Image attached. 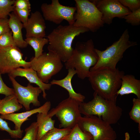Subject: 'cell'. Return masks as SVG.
<instances>
[{
	"instance_id": "1",
	"label": "cell",
	"mask_w": 140,
	"mask_h": 140,
	"mask_svg": "<svg viewBox=\"0 0 140 140\" xmlns=\"http://www.w3.org/2000/svg\"><path fill=\"white\" fill-rule=\"evenodd\" d=\"M87 28L73 25H60L54 29L47 37L48 51L57 54L62 62H65L73 53V42L76 36L89 31Z\"/></svg>"
},
{
	"instance_id": "2",
	"label": "cell",
	"mask_w": 140,
	"mask_h": 140,
	"mask_svg": "<svg viewBox=\"0 0 140 140\" xmlns=\"http://www.w3.org/2000/svg\"><path fill=\"white\" fill-rule=\"evenodd\" d=\"M124 72L118 68L90 71L88 78L93 89L106 99L116 101Z\"/></svg>"
},
{
	"instance_id": "3",
	"label": "cell",
	"mask_w": 140,
	"mask_h": 140,
	"mask_svg": "<svg viewBox=\"0 0 140 140\" xmlns=\"http://www.w3.org/2000/svg\"><path fill=\"white\" fill-rule=\"evenodd\" d=\"M98 59L93 41L90 39L86 41H78L69 59L65 62L66 68L74 69L78 77L82 80L88 78L90 68Z\"/></svg>"
},
{
	"instance_id": "4",
	"label": "cell",
	"mask_w": 140,
	"mask_h": 140,
	"mask_svg": "<svg viewBox=\"0 0 140 140\" xmlns=\"http://www.w3.org/2000/svg\"><path fill=\"white\" fill-rule=\"evenodd\" d=\"M93 95L91 100L80 103L81 114L85 116H97L110 125L117 123L122 116V110L117 105L116 101L104 99L95 92Z\"/></svg>"
},
{
	"instance_id": "5",
	"label": "cell",
	"mask_w": 140,
	"mask_h": 140,
	"mask_svg": "<svg viewBox=\"0 0 140 140\" xmlns=\"http://www.w3.org/2000/svg\"><path fill=\"white\" fill-rule=\"evenodd\" d=\"M128 30H125L119 39L104 50L95 48L98 57L95 65L91 67L90 71L102 69H115L118 62L123 57L128 48L137 44L136 42L131 41Z\"/></svg>"
},
{
	"instance_id": "6",
	"label": "cell",
	"mask_w": 140,
	"mask_h": 140,
	"mask_svg": "<svg viewBox=\"0 0 140 140\" xmlns=\"http://www.w3.org/2000/svg\"><path fill=\"white\" fill-rule=\"evenodd\" d=\"M76 11L73 25L94 32L104 26L102 13L90 1L75 0Z\"/></svg>"
},
{
	"instance_id": "7",
	"label": "cell",
	"mask_w": 140,
	"mask_h": 140,
	"mask_svg": "<svg viewBox=\"0 0 140 140\" xmlns=\"http://www.w3.org/2000/svg\"><path fill=\"white\" fill-rule=\"evenodd\" d=\"M30 67L35 71L40 80L48 83L54 75L59 72L63 67L62 61L56 54L48 51L37 58L30 59Z\"/></svg>"
},
{
	"instance_id": "8",
	"label": "cell",
	"mask_w": 140,
	"mask_h": 140,
	"mask_svg": "<svg viewBox=\"0 0 140 140\" xmlns=\"http://www.w3.org/2000/svg\"><path fill=\"white\" fill-rule=\"evenodd\" d=\"M80 102L69 97L61 101L48 113L52 118L55 116L60 122V128H72L82 116L79 109Z\"/></svg>"
},
{
	"instance_id": "9",
	"label": "cell",
	"mask_w": 140,
	"mask_h": 140,
	"mask_svg": "<svg viewBox=\"0 0 140 140\" xmlns=\"http://www.w3.org/2000/svg\"><path fill=\"white\" fill-rule=\"evenodd\" d=\"M77 124L83 131L89 133L91 140H116L117 135L111 125L101 118L93 115L81 116Z\"/></svg>"
},
{
	"instance_id": "10",
	"label": "cell",
	"mask_w": 140,
	"mask_h": 140,
	"mask_svg": "<svg viewBox=\"0 0 140 140\" xmlns=\"http://www.w3.org/2000/svg\"><path fill=\"white\" fill-rule=\"evenodd\" d=\"M40 8L45 20L57 24H60L64 20L69 25H73L74 23L75 6H64L60 3L58 0H52L50 4L43 3Z\"/></svg>"
},
{
	"instance_id": "11",
	"label": "cell",
	"mask_w": 140,
	"mask_h": 140,
	"mask_svg": "<svg viewBox=\"0 0 140 140\" xmlns=\"http://www.w3.org/2000/svg\"><path fill=\"white\" fill-rule=\"evenodd\" d=\"M23 55L17 47H0V74H9L21 67H30V62L24 60Z\"/></svg>"
},
{
	"instance_id": "12",
	"label": "cell",
	"mask_w": 140,
	"mask_h": 140,
	"mask_svg": "<svg viewBox=\"0 0 140 140\" xmlns=\"http://www.w3.org/2000/svg\"><path fill=\"white\" fill-rule=\"evenodd\" d=\"M102 13L104 24L110 25L115 17L123 18L131 11L123 6L118 0L90 1Z\"/></svg>"
},
{
	"instance_id": "13",
	"label": "cell",
	"mask_w": 140,
	"mask_h": 140,
	"mask_svg": "<svg viewBox=\"0 0 140 140\" xmlns=\"http://www.w3.org/2000/svg\"><path fill=\"white\" fill-rule=\"evenodd\" d=\"M8 75L13 87L15 94L19 102L26 111L30 110L31 104L35 107L40 106L38 97L42 91L39 87H34L30 83L27 86H23L17 82L15 78Z\"/></svg>"
},
{
	"instance_id": "14",
	"label": "cell",
	"mask_w": 140,
	"mask_h": 140,
	"mask_svg": "<svg viewBox=\"0 0 140 140\" xmlns=\"http://www.w3.org/2000/svg\"><path fill=\"white\" fill-rule=\"evenodd\" d=\"M43 15L38 11L32 12L27 23L24 26L26 38L32 37L45 38L46 25Z\"/></svg>"
},
{
	"instance_id": "15",
	"label": "cell",
	"mask_w": 140,
	"mask_h": 140,
	"mask_svg": "<svg viewBox=\"0 0 140 140\" xmlns=\"http://www.w3.org/2000/svg\"><path fill=\"white\" fill-rule=\"evenodd\" d=\"M51 103L47 101L43 105L37 108L19 113L1 115L0 117L3 119L10 121L15 124V130H21V127L23 123L25 121L29 120L28 118L37 113H48L50 109Z\"/></svg>"
},
{
	"instance_id": "16",
	"label": "cell",
	"mask_w": 140,
	"mask_h": 140,
	"mask_svg": "<svg viewBox=\"0 0 140 140\" xmlns=\"http://www.w3.org/2000/svg\"><path fill=\"white\" fill-rule=\"evenodd\" d=\"M15 78L17 76L26 78L30 83H34L37 85L42 90V96L46 99L47 94L45 91L50 89L52 85L50 83L43 82L38 77L36 72L31 67L21 68L19 67L13 71L8 74Z\"/></svg>"
},
{
	"instance_id": "17",
	"label": "cell",
	"mask_w": 140,
	"mask_h": 140,
	"mask_svg": "<svg viewBox=\"0 0 140 140\" xmlns=\"http://www.w3.org/2000/svg\"><path fill=\"white\" fill-rule=\"evenodd\" d=\"M9 16V26L17 47L21 48L26 47L28 45L23 38L22 32V29L24 28L23 24L13 12L10 13Z\"/></svg>"
},
{
	"instance_id": "18",
	"label": "cell",
	"mask_w": 140,
	"mask_h": 140,
	"mask_svg": "<svg viewBox=\"0 0 140 140\" xmlns=\"http://www.w3.org/2000/svg\"><path fill=\"white\" fill-rule=\"evenodd\" d=\"M68 73L66 76L63 79L59 80H53L50 82L52 85H57L66 89L68 92L69 97L80 102H83L85 97L80 93L75 92L73 88L71 80L74 76L76 74L74 69L68 70Z\"/></svg>"
},
{
	"instance_id": "19",
	"label": "cell",
	"mask_w": 140,
	"mask_h": 140,
	"mask_svg": "<svg viewBox=\"0 0 140 140\" xmlns=\"http://www.w3.org/2000/svg\"><path fill=\"white\" fill-rule=\"evenodd\" d=\"M130 94L135 95L140 98V80L132 75H124L122 78L121 87L117 94L122 96Z\"/></svg>"
},
{
	"instance_id": "20",
	"label": "cell",
	"mask_w": 140,
	"mask_h": 140,
	"mask_svg": "<svg viewBox=\"0 0 140 140\" xmlns=\"http://www.w3.org/2000/svg\"><path fill=\"white\" fill-rule=\"evenodd\" d=\"M36 122L38 125L36 140H40L47 132L55 127V120H52L48 113H37Z\"/></svg>"
},
{
	"instance_id": "21",
	"label": "cell",
	"mask_w": 140,
	"mask_h": 140,
	"mask_svg": "<svg viewBox=\"0 0 140 140\" xmlns=\"http://www.w3.org/2000/svg\"><path fill=\"white\" fill-rule=\"evenodd\" d=\"M23 106L19 102L15 94L5 96L0 102V114H8L20 110Z\"/></svg>"
},
{
	"instance_id": "22",
	"label": "cell",
	"mask_w": 140,
	"mask_h": 140,
	"mask_svg": "<svg viewBox=\"0 0 140 140\" xmlns=\"http://www.w3.org/2000/svg\"><path fill=\"white\" fill-rule=\"evenodd\" d=\"M71 129L54 127L47 132L40 140H63L67 139Z\"/></svg>"
},
{
	"instance_id": "23",
	"label": "cell",
	"mask_w": 140,
	"mask_h": 140,
	"mask_svg": "<svg viewBox=\"0 0 140 140\" xmlns=\"http://www.w3.org/2000/svg\"><path fill=\"white\" fill-rule=\"evenodd\" d=\"M28 45L31 46L34 51L35 58H37L43 53L44 46L48 44L47 38L32 37L26 38L25 39Z\"/></svg>"
},
{
	"instance_id": "24",
	"label": "cell",
	"mask_w": 140,
	"mask_h": 140,
	"mask_svg": "<svg viewBox=\"0 0 140 140\" xmlns=\"http://www.w3.org/2000/svg\"><path fill=\"white\" fill-rule=\"evenodd\" d=\"M92 136L89 133L83 131L77 124L72 129L67 140H91Z\"/></svg>"
},
{
	"instance_id": "25",
	"label": "cell",
	"mask_w": 140,
	"mask_h": 140,
	"mask_svg": "<svg viewBox=\"0 0 140 140\" xmlns=\"http://www.w3.org/2000/svg\"><path fill=\"white\" fill-rule=\"evenodd\" d=\"M133 106L129 113L130 118L138 123V128L140 132V98H134L132 100Z\"/></svg>"
},
{
	"instance_id": "26",
	"label": "cell",
	"mask_w": 140,
	"mask_h": 140,
	"mask_svg": "<svg viewBox=\"0 0 140 140\" xmlns=\"http://www.w3.org/2000/svg\"><path fill=\"white\" fill-rule=\"evenodd\" d=\"M15 0H0V19L8 18L11 12H13Z\"/></svg>"
},
{
	"instance_id": "27",
	"label": "cell",
	"mask_w": 140,
	"mask_h": 140,
	"mask_svg": "<svg viewBox=\"0 0 140 140\" xmlns=\"http://www.w3.org/2000/svg\"><path fill=\"white\" fill-rule=\"evenodd\" d=\"M0 129L7 132L11 137L13 138H21L23 132V130L17 131L12 130L9 127L8 123L0 117Z\"/></svg>"
},
{
	"instance_id": "28",
	"label": "cell",
	"mask_w": 140,
	"mask_h": 140,
	"mask_svg": "<svg viewBox=\"0 0 140 140\" xmlns=\"http://www.w3.org/2000/svg\"><path fill=\"white\" fill-rule=\"evenodd\" d=\"M17 47L13 40L11 31L0 36V47Z\"/></svg>"
},
{
	"instance_id": "29",
	"label": "cell",
	"mask_w": 140,
	"mask_h": 140,
	"mask_svg": "<svg viewBox=\"0 0 140 140\" xmlns=\"http://www.w3.org/2000/svg\"><path fill=\"white\" fill-rule=\"evenodd\" d=\"M24 136L21 140H36L38 131V125L36 122L32 123L25 130ZM15 140H18L16 139Z\"/></svg>"
},
{
	"instance_id": "30",
	"label": "cell",
	"mask_w": 140,
	"mask_h": 140,
	"mask_svg": "<svg viewBox=\"0 0 140 140\" xmlns=\"http://www.w3.org/2000/svg\"><path fill=\"white\" fill-rule=\"evenodd\" d=\"M123 18L125 22L133 26H138L140 24V8L131 12L125 16Z\"/></svg>"
},
{
	"instance_id": "31",
	"label": "cell",
	"mask_w": 140,
	"mask_h": 140,
	"mask_svg": "<svg viewBox=\"0 0 140 140\" xmlns=\"http://www.w3.org/2000/svg\"><path fill=\"white\" fill-rule=\"evenodd\" d=\"M31 10L20 9L14 8L13 12L23 24V26L26 25Z\"/></svg>"
},
{
	"instance_id": "32",
	"label": "cell",
	"mask_w": 140,
	"mask_h": 140,
	"mask_svg": "<svg viewBox=\"0 0 140 140\" xmlns=\"http://www.w3.org/2000/svg\"><path fill=\"white\" fill-rule=\"evenodd\" d=\"M124 6L132 12L140 8V0H118Z\"/></svg>"
},
{
	"instance_id": "33",
	"label": "cell",
	"mask_w": 140,
	"mask_h": 140,
	"mask_svg": "<svg viewBox=\"0 0 140 140\" xmlns=\"http://www.w3.org/2000/svg\"><path fill=\"white\" fill-rule=\"evenodd\" d=\"M0 94L8 96L15 94L13 89L8 87L4 82L0 74Z\"/></svg>"
},
{
	"instance_id": "34",
	"label": "cell",
	"mask_w": 140,
	"mask_h": 140,
	"mask_svg": "<svg viewBox=\"0 0 140 140\" xmlns=\"http://www.w3.org/2000/svg\"><path fill=\"white\" fill-rule=\"evenodd\" d=\"M13 6L20 9L31 10V4L29 0H15Z\"/></svg>"
},
{
	"instance_id": "35",
	"label": "cell",
	"mask_w": 140,
	"mask_h": 140,
	"mask_svg": "<svg viewBox=\"0 0 140 140\" xmlns=\"http://www.w3.org/2000/svg\"><path fill=\"white\" fill-rule=\"evenodd\" d=\"M8 21V18L0 19V36L11 31Z\"/></svg>"
},
{
	"instance_id": "36",
	"label": "cell",
	"mask_w": 140,
	"mask_h": 140,
	"mask_svg": "<svg viewBox=\"0 0 140 140\" xmlns=\"http://www.w3.org/2000/svg\"><path fill=\"white\" fill-rule=\"evenodd\" d=\"M130 136L128 132H126L125 134L124 140H130Z\"/></svg>"
},
{
	"instance_id": "37",
	"label": "cell",
	"mask_w": 140,
	"mask_h": 140,
	"mask_svg": "<svg viewBox=\"0 0 140 140\" xmlns=\"http://www.w3.org/2000/svg\"><path fill=\"white\" fill-rule=\"evenodd\" d=\"M0 140H12L10 139H1Z\"/></svg>"
},
{
	"instance_id": "38",
	"label": "cell",
	"mask_w": 140,
	"mask_h": 140,
	"mask_svg": "<svg viewBox=\"0 0 140 140\" xmlns=\"http://www.w3.org/2000/svg\"><path fill=\"white\" fill-rule=\"evenodd\" d=\"M63 140H67V139H63Z\"/></svg>"
},
{
	"instance_id": "39",
	"label": "cell",
	"mask_w": 140,
	"mask_h": 140,
	"mask_svg": "<svg viewBox=\"0 0 140 140\" xmlns=\"http://www.w3.org/2000/svg\"><path fill=\"white\" fill-rule=\"evenodd\" d=\"M1 100L0 99V102L1 101Z\"/></svg>"
}]
</instances>
